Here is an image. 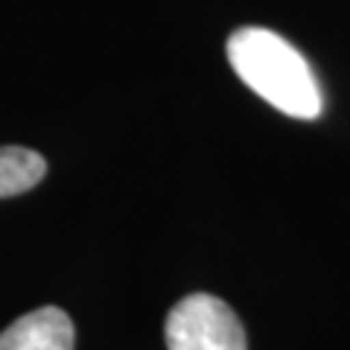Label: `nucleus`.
<instances>
[{
  "label": "nucleus",
  "instance_id": "obj_1",
  "mask_svg": "<svg viewBox=\"0 0 350 350\" xmlns=\"http://www.w3.org/2000/svg\"><path fill=\"white\" fill-rule=\"evenodd\" d=\"M228 62L257 96L295 120H315L324 100L319 79L298 50L278 32L243 27L228 38Z\"/></svg>",
  "mask_w": 350,
  "mask_h": 350
},
{
  "label": "nucleus",
  "instance_id": "obj_3",
  "mask_svg": "<svg viewBox=\"0 0 350 350\" xmlns=\"http://www.w3.org/2000/svg\"><path fill=\"white\" fill-rule=\"evenodd\" d=\"M73 321L59 306L32 310L0 333V350H73Z\"/></svg>",
  "mask_w": 350,
  "mask_h": 350
},
{
  "label": "nucleus",
  "instance_id": "obj_4",
  "mask_svg": "<svg viewBox=\"0 0 350 350\" xmlns=\"http://www.w3.org/2000/svg\"><path fill=\"white\" fill-rule=\"evenodd\" d=\"M47 175V161L27 146H0V199L38 187Z\"/></svg>",
  "mask_w": 350,
  "mask_h": 350
},
{
  "label": "nucleus",
  "instance_id": "obj_2",
  "mask_svg": "<svg viewBox=\"0 0 350 350\" xmlns=\"http://www.w3.org/2000/svg\"><path fill=\"white\" fill-rule=\"evenodd\" d=\"M167 350H248L245 327L222 298L196 292L167 315Z\"/></svg>",
  "mask_w": 350,
  "mask_h": 350
}]
</instances>
